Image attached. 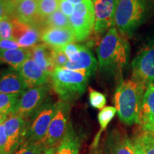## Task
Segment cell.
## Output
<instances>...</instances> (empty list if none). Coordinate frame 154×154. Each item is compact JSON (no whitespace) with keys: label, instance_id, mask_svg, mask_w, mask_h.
Listing matches in <instances>:
<instances>
[{"label":"cell","instance_id":"42","mask_svg":"<svg viewBox=\"0 0 154 154\" xmlns=\"http://www.w3.org/2000/svg\"><path fill=\"white\" fill-rule=\"evenodd\" d=\"M66 1L69 2L73 4V5H79V4H80V3L84 2L85 0H66Z\"/></svg>","mask_w":154,"mask_h":154},{"label":"cell","instance_id":"3","mask_svg":"<svg viewBox=\"0 0 154 154\" xmlns=\"http://www.w3.org/2000/svg\"><path fill=\"white\" fill-rule=\"evenodd\" d=\"M146 87L131 80L119 83L114 94V103L119 119L125 124H139L142 100Z\"/></svg>","mask_w":154,"mask_h":154},{"label":"cell","instance_id":"43","mask_svg":"<svg viewBox=\"0 0 154 154\" xmlns=\"http://www.w3.org/2000/svg\"><path fill=\"white\" fill-rule=\"evenodd\" d=\"M0 154H2V153H0Z\"/></svg>","mask_w":154,"mask_h":154},{"label":"cell","instance_id":"31","mask_svg":"<svg viewBox=\"0 0 154 154\" xmlns=\"http://www.w3.org/2000/svg\"><path fill=\"white\" fill-rule=\"evenodd\" d=\"M82 46V44L70 43L61 47V49L66 54L69 61L75 62L79 57V52Z\"/></svg>","mask_w":154,"mask_h":154},{"label":"cell","instance_id":"5","mask_svg":"<svg viewBox=\"0 0 154 154\" xmlns=\"http://www.w3.org/2000/svg\"><path fill=\"white\" fill-rule=\"evenodd\" d=\"M57 107V102L54 101L52 98L49 96L43 104L25 120L26 126L22 144L42 142L54 116Z\"/></svg>","mask_w":154,"mask_h":154},{"label":"cell","instance_id":"14","mask_svg":"<svg viewBox=\"0 0 154 154\" xmlns=\"http://www.w3.org/2000/svg\"><path fill=\"white\" fill-rule=\"evenodd\" d=\"M27 88L17 69L10 67L0 73V93L22 95Z\"/></svg>","mask_w":154,"mask_h":154},{"label":"cell","instance_id":"26","mask_svg":"<svg viewBox=\"0 0 154 154\" xmlns=\"http://www.w3.org/2000/svg\"><path fill=\"white\" fill-rule=\"evenodd\" d=\"M19 94H8L0 93V112L7 115L14 113L20 98Z\"/></svg>","mask_w":154,"mask_h":154},{"label":"cell","instance_id":"8","mask_svg":"<svg viewBox=\"0 0 154 154\" xmlns=\"http://www.w3.org/2000/svg\"><path fill=\"white\" fill-rule=\"evenodd\" d=\"M72 103L59 99L57 101V111L48 128L45 137L42 140L46 149L57 147L61 143L70 124Z\"/></svg>","mask_w":154,"mask_h":154},{"label":"cell","instance_id":"35","mask_svg":"<svg viewBox=\"0 0 154 154\" xmlns=\"http://www.w3.org/2000/svg\"><path fill=\"white\" fill-rule=\"evenodd\" d=\"M59 9L66 16L70 17L74 12V7L73 6V4L66 0H61L59 3Z\"/></svg>","mask_w":154,"mask_h":154},{"label":"cell","instance_id":"39","mask_svg":"<svg viewBox=\"0 0 154 154\" xmlns=\"http://www.w3.org/2000/svg\"><path fill=\"white\" fill-rule=\"evenodd\" d=\"M89 154H103V152H102L101 149H100L99 146L95 148H91V152H90Z\"/></svg>","mask_w":154,"mask_h":154},{"label":"cell","instance_id":"29","mask_svg":"<svg viewBox=\"0 0 154 154\" xmlns=\"http://www.w3.org/2000/svg\"><path fill=\"white\" fill-rule=\"evenodd\" d=\"M51 59L56 68H63L69 61L68 57L61 47H51Z\"/></svg>","mask_w":154,"mask_h":154},{"label":"cell","instance_id":"22","mask_svg":"<svg viewBox=\"0 0 154 154\" xmlns=\"http://www.w3.org/2000/svg\"><path fill=\"white\" fill-rule=\"evenodd\" d=\"M154 119V85L146 88L140 108L139 124Z\"/></svg>","mask_w":154,"mask_h":154},{"label":"cell","instance_id":"24","mask_svg":"<svg viewBox=\"0 0 154 154\" xmlns=\"http://www.w3.org/2000/svg\"><path fill=\"white\" fill-rule=\"evenodd\" d=\"M117 112L116 109L113 106H106L102 109L98 114V120L100 124V130L94 138L91 148H95L99 146V143L100 140V136L103 131L106 130L108 125L111 122L114 117L116 113Z\"/></svg>","mask_w":154,"mask_h":154},{"label":"cell","instance_id":"1","mask_svg":"<svg viewBox=\"0 0 154 154\" xmlns=\"http://www.w3.org/2000/svg\"><path fill=\"white\" fill-rule=\"evenodd\" d=\"M130 44L126 37L113 26L106 33L96 48L99 70L103 74L123 81V72L128 66Z\"/></svg>","mask_w":154,"mask_h":154},{"label":"cell","instance_id":"4","mask_svg":"<svg viewBox=\"0 0 154 154\" xmlns=\"http://www.w3.org/2000/svg\"><path fill=\"white\" fill-rule=\"evenodd\" d=\"M92 75L85 70H70L57 67L49 74L51 86L61 100L72 102L85 92Z\"/></svg>","mask_w":154,"mask_h":154},{"label":"cell","instance_id":"16","mask_svg":"<svg viewBox=\"0 0 154 154\" xmlns=\"http://www.w3.org/2000/svg\"><path fill=\"white\" fill-rule=\"evenodd\" d=\"M14 18L25 24L39 29L40 21L38 17L37 0H21L17 4Z\"/></svg>","mask_w":154,"mask_h":154},{"label":"cell","instance_id":"18","mask_svg":"<svg viewBox=\"0 0 154 154\" xmlns=\"http://www.w3.org/2000/svg\"><path fill=\"white\" fill-rule=\"evenodd\" d=\"M98 66V62L94 57L92 51L83 45L79 52V57L75 62L68 61L64 68L70 70H85L91 75L95 74Z\"/></svg>","mask_w":154,"mask_h":154},{"label":"cell","instance_id":"13","mask_svg":"<svg viewBox=\"0 0 154 154\" xmlns=\"http://www.w3.org/2000/svg\"><path fill=\"white\" fill-rule=\"evenodd\" d=\"M17 70L29 88L44 85L49 82V74L44 72L35 61L30 58L20 65Z\"/></svg>","mask_w":154,"mask_h":154},{"label":"cell","instance_id":"20","mask_svg":"<svg viewBox=\"0 0 154 154\" xmlns=\"http://www.w3.org/2000/svg\"><path fill=\"white\" fill-rule=\"evenodd\" d=\"M82 140L70 123L66 134L57 146L56 154H79Z\"/></svg>","mask_w":154,"mask_h":154},{"label":"cell","instance_id":"41","mask_svg":"<svg viewBox=\"0 0 154 154\" xmlns=\"http://www.w3.org/2000/svg\"><path fill=\"white\" fill-rule=\"evenodd\" d=\"M57 147H51L49 149H47L44 152V154H56V151H57Z\"/></svg>","mask_w":154,"mask_h":154},{"label":"cell","instance_id":"15","mask_svg":"<svg viewBox=\"0 0 154 154\" xmlns=\"http://www.w3.org/2000/svg\"><path fill=\"white\" fill-rule=\"evenodd\" d=\"M41 41L51 47H62L76 39L71 28H51L42 31Z\"/></svg>","mask_w":154,"mask_h":154},{"label":"cell","instance_id":"19","mask_svg":"<svg viewBox=\"0 0 154 154\" xmlns=\"http://www.w3.org/2000/svg\"><path fill=\"white\" fill-rule=\"evenodd\" d=\"M31 57L41 66L48 74H50L56 69L51 59V47L45 44H36L30 47Z\"/></svg>","mask_w":154,"mask_h":154},{"label":"cell","instance_id":"37","mask_svg":"<svg viewBox=\"0 0 154 154\" xmlns=\"http://www.w3.org/2000/svg\"><path fill=\"white\" fill-rule=\"evenodd\" d=\"M7 138L6 135L5 128L4 124L0 126V153L5 154L6 149H7Z\"/></svg>","mask_w":154,"mask_h":154},{"label":"cell","instance_id":"32","mask_svg":"<svg viewBox=\"0 0 154 154\" xmlns=\"http://www.w3.org/2000/svg\"><path fill=\"white\" fill-rule=\"evenodd\" d=\"M142 143L144 146L146 154H154V141L150 136L143 130L140 131Z\"/></svg>","mask_w":154,"mask_h":154},{"label":"cell","instance_id":"17","mask_svg":"<svg viewBox=\"0 0 154 154\" xmlns=\"http://www.w3.org/2000/svg\"><path fill=\"white\" fill-rule=\"evenodd\" d=\"M106 145L111 154H134L131 139L121 131H111L108 135Z\"/></svg>","mask_w":154,"mask_h":154},{"label":"cell","instance_id":"2","mask_svg":"<svg viewBox=\"0 0 154 154\" xmlns=\"http://www.w3.org/2000/svg\"><path fill=\"white\" fill-rule=\"evenodd\" d=\"M154 16V0H119L115 25L119 32L128 38Z\"/></svg>","mask_w":154,"mask_h":154},{"label":"cell","instance_id":"34","mask_svg":"<svg viewBox=\"0 0 154 154\" xmlns=\"http://www.w3.org/2000/svg\"><path fill=\"white\" fill-rule=\"evenodd\" d=\"M14 11L6 0H0V18L8 17L9 18L14 17Z\"/></svg>","mask_w":154,"mask_h":154},{"label":"cell","instance_id":"30","mask_svg":"<svg viewBox=\"0 0 154 154\" xmlns=\"http://www.w3.org/2000/svg\"><path fill=\"white\" fill-rule=\"evenodd\" d=\"M12 32L13 26L11 18L8 17L0 18V38L11 39Z\"/></svg>","mask_w":154,"mask_h":154},{"label":"cell","instance_id":"21","mask_svg":"<svg viewBox=\"0 0 154 154\" xmlns=\"http://www.w3.org/2000/svg\"><path fill=\"white\" fill-rule=\"evenodd\" d=\"M31 57L29 48L22 47L17 49L0 50V63H5L17 69L25 61Z\"/></svg>","mask_w":154,"mask_h":154},{"label":"cell","instance_id":"25","mask_svg":"<svg viewBox=\"0 0 154 154\" xmlns=\"http://www.w3.org/2000/svg\"><path fill=\"white\" fill-rule=\"evenodd\" d=\"M61 0H37L38 3V17L40 21L39 29L43 21L49 15L59 9Z\"/></svg>","mask_w":154,"mask_h":154},{"label":"cell","instance_id":"40","mask_svg":"<svg viewBox=\"0 0 154 154\" xmlns=\"http://www.w3.org/2000/svg\"><path fill=\"white\" fill-rule=\"evenodd\" d=\"M7 117H8V115L6 114L5 113L0 112V126L5 122V121L7 120Z\"/></svg>","mask_w":154,"mask_h":154},{"label":"cell","instance_id":"36","mask_svg":"<svg viewBox=\"0 0 154 154\" xmlns=\"http://www.w3.org/2000/svg\"><path fill=\"white\" fill-rule=\"evenodd\" d=\"M22 48L17 42L11 39H1L0 40V50L17 49Z\"/></svg>","mask_w":154,"mask_h":154},{"label":"cell","instance_id":"11","mask_svg":"<svg viewBox=\"0 0 154 154\" xmlns=\"http://www.w3.org/2000/svg\"><path fill=\"white\" fill-rule=\"evenodd\" d=\"M7 138L5 154H14L22 143L26 121L17 115H9L4 123Z\"/></svg>","mask_w":154,"mask_h":154},{"label":"cell","instance_id":"6","mask_svg":"<svg viewBox=\"0 0 154 154\" xmlns=\"http://www.w3.org/2000/svg\"><path fill=\"white\" fill-rule=\"evenodd\" d=\"M70 28L77 42L86 41L89 38L95 25V12L93 2L85 0L74 6V10L69 17Z\"/></svg>","mask_w":154,"mask_h":154},{"label":"cell","instance_id":"38","mask_svg":"<svg viewBox=\"0 0 154 154\" xmlns=\"http://www.w3.org/2000/svg\"><path fill=\"white\" fill-rule=\"evenodd\" d=\"M141 125V129L146 132L154 141V119L143 123Z\"/></svg>","mask_w":154,"mask_h":154},{"label":"cell","instance_id":"33","mask_svg":"<svg viewBox=\"0 0 154 154\" xmlns=\"http://www.w3.org/2000/svg\"><path fill=\"white\" fill-rule=\"evenodd\" d=\"M131 143L134 154H146L143 143H142L140 132L134 135L131 139Z\"/></svg>","mask_w":154,"mask_h":154},{"label":"cell","instance_id":"7","mask_svg":"<svg viewBox=\"0 0 154 154\" xmlns=\"http://www.w3.org/2000/svg\"><path fill=\"white\" fill-rule=\"evenodd\" d=\"M132 80L146 88L154 85V38L149 41L133 59Z\"/></svg>","mask_w":154,"mask_h":154},{"label":"cell","instance_id":"9","mask_svg":"<svg viewBox=\"0 0 154 154\" xmlns=\"http://www.w3.org/2000/svg\"><path fill=\"white\" fill-rule=\"evenodd\" d=\"M51 86L48 82L44 85L26 89L20 96L13 114L19 116L25 120L30 117L49 97Z\"/></svg>","mask_w":154,"mask_h":154},{"label":"cell","instance_id":"44","mask_svg":"<svg viewBox=\"0 0 154 154\" xmlns=\"http://www.w3.org/2000/svg\"><path fill=\"white\" fill-rule=\"evenodd\" d=\"M0 40H1V38H0Z\"/></svg>","mask_w":154,"mask_h":154},{"label":"cell","instance_id":"23","mask_svg":"<svg viewBox=\"0 0 154 154\" xmlns=\"http://www.w3.org/2000/svg\"><path fill=\"white\" fill-rule=\"evenodd\" d=\"M51 28H70L69 17L66 16L60 9H57L43 21L41 32L46 29Z\"/></svg>","mask_w":154,"mask_h":154},{"label":"cell","instance_id":"28","mask_svg":"<svg viewBox=\"0 0 154 154\" xmlns=\"http://www.w3.org/2000/svg\"><path fill=\"white\" fill-rule=\"evenodd\" d=\"M89 103L94 109H102L106 103V98L101 92L89 88Z\"/></svg>","mask_w":154,"mask_h":154},{"label":"cell","instance_id":"27","mask_svg":"<svg viewBox=\"0 0 154 154\" xmlns=\"http://www.w3.org/2000/svg\"><path fill=\"white\" fill-rule=\"evenodd\" d=\"M46 150L47 149L42 142L25 143L20 146L15 154H44Z\"/></svg>","mask_w":154,"mask_h":154},{"label":"cell","instance_id":"12","mask_svg":"<svg viewBox=\"0 0 154 154\" xmlns=\"http://www.w3.org/2000/svg\"><path fill=\"white\" fill-rule=\"evenodd\" d=\"M11 19L13 26L11 40L24 48L34 47L41 41V31L39 29L20 22L14 17Z\"/></svg>","mask_w":154,"mask_h":154},{"label":"cell","instance_id":"10","mask_svg":"<svg viewBox=\"0 0 154 154\" xmlns=\"http://www.w3.org/2000/svg\"><path fill=\"white\" fill-rule=\"evenodd\" d=\"M119 0H93L95 12L94 32L99 38L115 25V13Z\"/></svg>","mask_w":154,"mask_h":154}]
</instances>
